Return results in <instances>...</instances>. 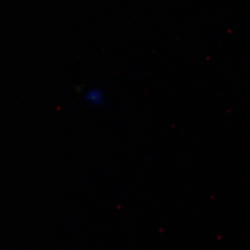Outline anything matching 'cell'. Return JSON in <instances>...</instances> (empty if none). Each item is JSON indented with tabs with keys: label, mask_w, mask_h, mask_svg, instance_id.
I'll list each match as a JSON object with an SVG mask.
<instances>
[{
	"label": "cell",
	"mask_w": 250,
	"mask_h": 250,
	"mask_svg": "<svg viewBox=\"0 0 250 250\" xmlns=\"http://www.w3.org/2000/svg\"><path fill=\"white\" fill-rule=\"evenodd\" d=\"M84 99L92 106H100L104 104V94L101 90L91 89L88 90L84 95Z\"/></svg>",
	"instance_id": "1"
}]
</instances>
